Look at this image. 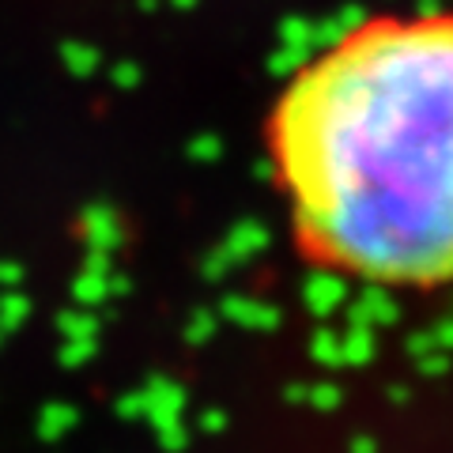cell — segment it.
Here are the masks:
<instances>
[{"label":"cell","mask_w":453,"mask_h":453,"mask_svg":"<svg viewBox=\"0 0 453 453\" xmlns=\"http://www.w3.org/2000/svg\"><path fill=\"white\" fill-rule=\"evenodd\" d=\"M265 155L295 250L393 291L453 283V8L374 12L273 95Z\"/></svg>","instance_id":"6da1fadb"}]
</instances>
